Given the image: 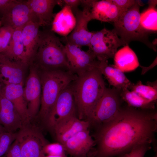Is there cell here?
Wrapping results in <instances>:
<instances>
[{"instance_id":"cell-4","label":"cell","mask_w":157,"mask_h":157,"mask_svg":"<svg viewBox=\"0 0 157 157\" xmlns=\"http://www.w3.org/2000/svg\"><path fill=\"white\" fill-rule=\"evenodd\" d=\"M38 71L41 84V96L40 109L35 119L44 125L60 93L78 76L69 71Z\"/></svg>"},{"instance_id":"cell-15","label":"cell","mask_w":157,"mask_h":157,"mask_svg":"<svg viewBox=\"0 0 157 157\" xmlns=\"http://www.w3.org/2000/svg\"><path fill=\"white\" fill-rule=\"evenodd\" d=\"M0 124L7 132H17L24 125L13 103L0 92Z\"/></svg>"},{"instance_id":"cell-29","label":"cell","mask_w":157,"mask_h":157,"mask_svg":"<svg viewBox=\"0 0 157 157\" xmlns=\"http://www.w3.org/2000/svg\"><path fill=\"white\" fill-rule=\"evenodd\" d=\"M17 133L5 131L0 135V157L5 154L15 140Z\"/></svg>"},{"instance_id":"cell-39","label":"cell","mask_w":157,"mask_h":157,"mask_svg":"<svg viewBox=\"0 0 157 157\" xmlns=\"http://www.w3.org/2000/svg\"><path fill=\"white\" fill-rule=\"evenodd\" d=\"M44 157H66V154L63 155H45Z\"/></svg>"},{"instance_id":"cell-35","label":"cell","mask_w":157,"mask_h":157,"mask_svg":"<svg viewBox=\"0 0 157 157\" xmlns=\"http://www.w3.org/2000/svg\"><path fill=\"white\" fill-rule=\"evenodd\" d=\"M123 12L132 6L135 3V0H110Z\"/></svg>"},{"instance_id":"cell-12","label":"cell","mask_w":157,"mask_h":157,"mask_svg":"<svg viewBox=\"0 0 157 157\" xmlns=\"http://www.w3.org/2000/svg\"><path fill=\"white\" fill-rule=\"evenodd\" d=\"M65 51L69 71L78 76L98 67L99 60L89 49L85 51L75 45L65 44Z\"/></svg>"},{"instance_id":"cell-9","label":"cell","mask_w":157,"mask_h":157,"mask_svg":"<svg viewBox=\"0 0 157 157\" xmlns=\"http://www.w3.org/2000/svg\"><path fill=\"white\" fill-rule=\"evenodd\" d=\"M71 83L60 94L44 124L52 132L55 127L60 122L70 117L76 116Z\"/></svg>"},{"instance_id":"cell-2","label":"cell","mask_w":157,"mask_h":157,"mask_svg":"<svg viewBox=\"0 0 157 157\" xmlns=\"http://www.w3.org/2000/svg\"><path fill=\"white\" fill-rule=\"evenodd\" d=\"M78 117L87 121L106 88L97 68L78 76L71 83Z\"/></svg>"},{"instance_id":"cell-8","label":"cell","mask_w":157,"mask_h":157,"mask_svg":"<svg viewBox=\"0 0 157 157\" xmlns=\"http://www.w3.org/2000/svg\"><path fill=\"white\" fill-rule=\"evenodd\" d=\"M121 46L123 44L115 31L104 28L94 32L88 47L98 60H108L114 58Z\"/></svg>"},{"instance_id":"cell-24","label":"cell","mask_w":157,"mask_h":157,"mask_svg":"<svg viewBox=\"0 0 157 157\" xmlns=\"http://www.w3.org/2000/svg\"><path fill=\"white\" fill-rule=\"evenodd\" d=\"M113 58L114 66L123 72L133 71L140 66L136 54L129 45L117 51Z\"/></svg>"},{"instance_id":"cell-21","label":"cell","mask_w":157,"mask_h":157,"mask_svg":"<svg viewBox=\"0 0 157 157\" xmlns=\"http://www.w3.org/2000/svg\"><path fill=\"white\" fill-rule=\"evenodd\" d=\"M58 0H28L27 3L37 18L40 26L51 25L55 14V6Z\"/></svg>"},{"instance_id":"cell-34","label":"cell","mask_w":157,"mask_h":157,"mask_svg":"<svg viewBox=\"0 0 157 157\" xmlns=\"http://www.w3.org/2000/svg\"><path fill=\"white\" fill-rule=\"evenodd\" d=\"M81 0H58V5L62 8L67 6L71 9L74 13L78 9V6L81 5Z\"/></svg>"},{"instance_id":"cell-13","label":"cell","mask_w":157,"mask_h":157,"mask_svg":"<svg viewBox=\"0 0 157 157\" xmlns=\"http://www.w3.org/2000/svg\"><path fill=\"white\" fill-rule=\"evenodd\" d=\"M29 72L23 89L24 97L31 122L35 119L40 108L42 88L38 70L29 65Z\"/></svg>"},{"instance_id":"cell-25","label":"cell","mask_w":157,"mask_h":157,"mask_svg":"<svg viewBox=\"0 0 157 157\" xmlns=\"http://www.w3.org/2000/svg\"><path fill=\"white\" fill-rule=\"evenodd\" d=\"M22 29L14 30L10 42L6 50L2 53L10 60L27 63L22 39Z\"/></svg>"},{"instance_id":"cell-31","label":"cell","mask_w":157,"mask_h":157,"mask_svg":"<svg viewBox=\"0 0 157 157\" xmlns=\"http://www.w3.org/2000/svg\"><path fill=\"white\" fill-rule=\"evenodd\" d=\"M151 147L149 144H142L133 147L121 157H144L147 152Z\"/></svg>"},{"instance_id":"cell-11","label":"cell","mask_w":157,"mask_h":157,"mask_svg":"<svg viewBox=\"0 0 157 157\" xmlns=\"http://www.w3.org/2000/svg\"><path fill=\"white\" fill-rule=\"evenodd\" d=\"M0 21L1 26L14 30L22 28L31 22L39 23L27 0H13L4 11Z\"/></svg>"},{"instance_id":"cell-17","label":"cell","mask_w":157,"mask_h":157,"mask_svg":"<svg viewBox=\"0 0 157 157\" xmlns=\"http://www.w3.org/2000/svg\"><path fill=\"white\" fill-rule=\"evenodd\" d=\"M95 145L88 129L81 131L63 144L66 152L73 157H85Z\"/></svg>"},{"instance_id":"cell-38","label":"cell","mask_w":157,"mask_h":157,"mask_svg":"<svg viewBox=\"0 0 157 157\" xmlns=\"http://www.w3.org/2000/svg\"><path fill=\"white\" fill-rule=\"evenodd\" d=\"M148 4L149 7L155 8L157 4V0H149Z\"/></svg>"},{"instance_id":"cell-42","label":"cell","mask_w":157,"mask_h":157,"mask_svg":"<svg viewBox=\"0 0 157 157\" xmlns=\"http://www.w3.org/2000/svg\"><path fill=\"white\" fill-rule=\"evenodd\" d=\"M1 84L0 81V92L1 91Z\"/></svg>"},{"instance_id":"cell-43","label":"cell","mask_w":157,"mask_h":157,"mask_svg":"<svg viewBox=\"0 0 157 157\" xmlns=\"http://www.w3.org/2000/svg\"><path fill=\"white\" fill-rule=\"evenodd\" d=\"M94 155H95V154H93V155H92V156H89L88 157H94ZM85 157H88V156H87Z\"/></svg>"},{"instance_id":"cell-20","label":"cell","mask_w":157,"mask_h":157,"mask_svg":"<svg viewBox=\"0 0 157 157\" xmlns=\"http://www.w3.org/2000/svg\"><path fill=\"white\" fill-rule=\"evenodd\" d=\"M36 22H31L22 29V39L24 47L26 61L29 65L38 49L40 40L39 28Z\"/></svg>"},{"instance_id":"cell-32","label":"cell","mask_w":157,"mask_h":157,"mask_svg":"<svg viewBox=\"0 0 157 157\" xmlns=\"http://www.w3.org/2000/svg\"><path fill=\"white\" fill-rule=\"evenodd\" d=\"M45 155H63L65 154V151L63 144L59 142L47 144L43 149Z\"/></svg>"},{"instance_id":"cell-14","label":"cell","mask_w":157,"mask_h":157,"mask_svg":"<svg viewBox=\"0 0 157 157\" xmlns=\"http://www.w3.org/2000/svg\"><path fill=\"white\" fill-rule=\"evenodd\" d=\"M29 65L20 61L10 59L0 53V81L4 85L24 84L25 71Z\"/></svg>"},{"instance_id":"cell-22","label":"cell","mask_w":157,"mask_h":157,"mask_svg":"<svg viewBox=\"0 0 157 157\" xmlns=\"http://www.w3.org/2000/svg\"><path fill=\"white\" fill-rule=\"evenodd\" d=\"M97 68L104 76L110 85L118 89L131 90L134 83H132L120 69L109 65L108 60H99Z\"/></svg>"},{"instance_id":"cell-3","label":"cell","mask_w":157,"mask_h":157,"mask_svg":"<svg viewBox=\"0 0 157 157\" xmlns=\"http://www.w3.org/2000/svg\"><path fill=\"white\" fill-rule=\"evenodd\" d=\"M29 65L41 71H69L65 45L51 29L40 31L38 46Z\"/></svg>"},{"instance_id":"cell-27","label":"cell","mask_w":157,"mask_h":157,"mask_svg":"<svg viewBox=\"0 0 157 157\" xmlns=\"http://www.w3.org/2000/svg\"><path fill=\"white\" fill-rule=\"evenodd\" d=\"M157 81L148 82L147 85L142 84L139 81L133 86L131 91H133L144 98L152 102H156L157 99Z\"/></svg>"},{"instance_id":"cell-18","label":"cell","mask_w":157,"mask_h":157,"mask_svg":"<svg viewBox=\"0 0 157 157\" xmlns=\"http://www.w3.org/2000/svg\"><path fill=\"white\" fill-rule=\"evenodd\" d=\"M23 84L4 85L1 90L13 104L22 119L24 125L31 123L23 95Z\"/></svg>"},{"instance_id":"cell-19","label":"cell","mask_w":157,"mask_h":157,"mask_svg":"<svg viewBox=\"0 0 157 157\" xmlns=\"http://www.w3.org/2000/svg\"><path fill=\"white\" fill-rule=\"evenodd\" d=\"M123 12L110 0H92L90 9L92 20L113 23L118 20Z\"/></svg>"},{"instance_id":"cell-40","label":"cell","mask_w":157,"mask_h":157,"mask_svg":"<svg viewBox=\"0 0 157 157\" xmlns=\"http://www.w3.org/2000/svg\"><path fill=\"white\" fill-rule=\"evenodd\" d=\"M7 131L3 126L0 124V135L3 133Z\"/></svg>"},{"instance_id":"cell-16","label":"cell","mask_w":157,"mask_h":157,"mask_svg":"<svg viewBox=\"0 0 157 157\" xmlns=\"http://www.w3.org/2000/svg\"><path fill=\"white\" fill-rule=\"evenodd\" d=\"M90 126L89 121L81 120L76 116H73L58 124L52 132L58 142L63 144L78 133L88 129Z\"/></svg>"},{"instance_id":"cell-1","label":"cell","mask_w":157,"mask_h":157,"mask_svg":"<svg viewBox=\"0 0 157 157\" xmlns=\"http://www.w3.org/2000/svg\"><path fill=\"white\" fill-rule=\"evenodd\" d=\"M149 110L122 108L113 119L99 126L94 157H113L151 144L157 129V113Z\"/></svg>"},{"instance_id":"cell-33","label":"cell","mask_w":157,"mask_h":157,"mask_svg":"<svg viewBox=\"0 0 157 157\" xmlns=\"http://www.w3.org/2000/svg\"><path fill=\"white\" fill-rule=\"evenodd\" d=\"M2 157H23L19 144L16 139Z\"/></svg>"},{"instance_id":"cell-23","label":"cell","mask_w":157,"mask_h":157,"mask_svg":"<svg viewBox=\"0 0 157 157\" xmlns=\"http://www.w3.org/2000/svg\"><path fill=\"white\" fill-rule=\"evenodd\" d=\"M76 24L75 17L71 9L68 6H65L55 14L51 29L54 33L65 37L72 31Z\"/></svg>"},{"instance_id":"cell-10","label":"cell","mask_w":157,"mask_h":157,"mask_svg":"<svg viewBox=\"0 0 157 157\" xmlns=\"http://www.w3.org/2000/svg\"><path fill=\"white\" fill-rule=\"evenodd\" d=\"M83 9H79L74 13L76 19L75 27L72 31L67 36L60 39L65 44L74 45L80 48L89 47L94 32L88 29L89 22L92 20L91 17L90 5L88 4L81 5Z\"/></svg>"},{"instance_id":"cell-6","label":"cell","mask_w":157,"mask_h":157,"mask_svg":"<svg viewBox=\"0 0 157 157\" xmlns=\"http://www.w3.org/2000/svg\"><path fill=\"white\" fill-rule=\"evenodd\" d=\"M121 89L113 87L106 88L87 120L90 126L98 127L110 121L118 114L124 101L120 96Z\"/></svg>"},{"instance_id":"cell-36","label":"cell","mask_w":157,"mask_h":157,"mask_svg":"<svg viewBox=\"0 0 157 157\" xmlns=\"http://www.w3.org/2000/svg\"><path fill=\"white\" fill-rule=\"evenodd\" d=\"M13 0H0V17H1L4 11Z\"/></svg>"},{"instance_id":"cell-44","label":"cell","mask_w":157,"mask_h":157,"mask_svg":"<svg viewBox=\"0 0 157 157\" xmlns=\"http://www.w3.org/2000/svg\"><path fill=\"white\" fill-rule=\"evenodd\" d=\"M1 26V21H0V26Z\"/></svg>"},{"instance_id":"cell-5","label":"cell","mask_w":157,"mask_h":157,"mask_svg":"<svg viewBox=\"0 0 157 157\" xmlns=\"http://www.w3.org/2000/svg\"><path fill=\"white\" fill-rule=\"evenodd\" d=\"M139 0L126 11L123 12L118 20L114 23L113 30L119 36L123 46L128 45L132 41L143 43L156 51V45L149 40V31L144 29L140 22Z\"/></svg>"},{"instance_id":"cell-37","label":"cell","mask_w":157,"mask_h":157,"mask_svg":"<svg viewBox=\"0 0 157 157\" xmlns=\"http://www.w3.org/2000/svg\"><path fill=\"white\" fill-rule=\"evenodd\" d=\"M157 64V58H156L153 62L149 67H145L140 65V67L142 69V74H145L148 70L152 68Z\"/></svg>"},{"instance_id":"cell-41","label":"cell","mask_w":157,"mask_h":157,"mask_svg":"<svg viewBox=\"0 0 157 157\" xmlns=\"http://www.w3.org/2000/svg\"><path fill=\"white\" fill-rule=\"evenodd\" d=\"M1 51V33L0 32V53Z\"/></svg>"},{"instance_id":"cell-7","label":"cell","mask_w":157,"mask_h":157,"mask_svg":"<svg viewBox=\"0 0 157 157\" xmlns=\"http://www.w3.org/2000/svg\"><path fill=\"white\" fill-rule=\"evenodd\" d=\"M23 157H44V147L49 143L38 127L31 124L24 126L17 133Z\"/></svg>"},{"instance_id":"cell-28","label":"cell","mask_w":157,"mask_h":157,"mask_svg":"<svg viewBox=\"0 0 157 157\" xmlns=\"http://www.w3.org/2000/svg\"><path fill=\"white\" fill-rule=\"evenodd\" d=\"M140 22L142 27L149 31L157 30V11L155 8L149 7L140 14Z\"/></svg>"},{"instance_id":"cell-45","label":"cell","mask_w":157,"mask_h":157,"mask_svg":"<svg viewBox=\"0 0 157 157\" xmlns=\"http://www.w3.org/2000/svg\"><path fill=\"white\" fill-rule=\"evenodd\" d=\"M154 157H157V155L155 156H154Z\"/></svg>"},{"instance_id":"cell-26","label":"cell","mask_w":157,"mask_h":157,"mask_svg":"<svg viewBox=\"0 0 157 157\" xmlns=\"http://www.w3.org/2000/svg\"><path fill=\"white\" fill-rule=\"evenodd\" d=\"M120 96L128 106L144 110H153L156 102L148 100L133 91H130L126 88L121 90Z\"/></svg>"},{"instance_id":"cell-30","label":"cell","mask_w":157,"mask_h":157,"mask_svg":"<svg viewBox=\"0 0 157 157\" xmlns=\"http://www.w3.org/2000/svg\"><path fill=\"white\" fill-rule=\"evenodd\" d=\"M14 29L5 26L0 28L1 36V51L3 53L7 48L11 40Z\"/></svg>"},{"instance_id":"cell-46","label":"cell","mask_w":157,"mask_h":157,"mask_svg":"<svg viewBox=\"0 0 157 157\" xmlns=\"http://www.w3.org/2000/svg\"></svg>"}]
</instances>
